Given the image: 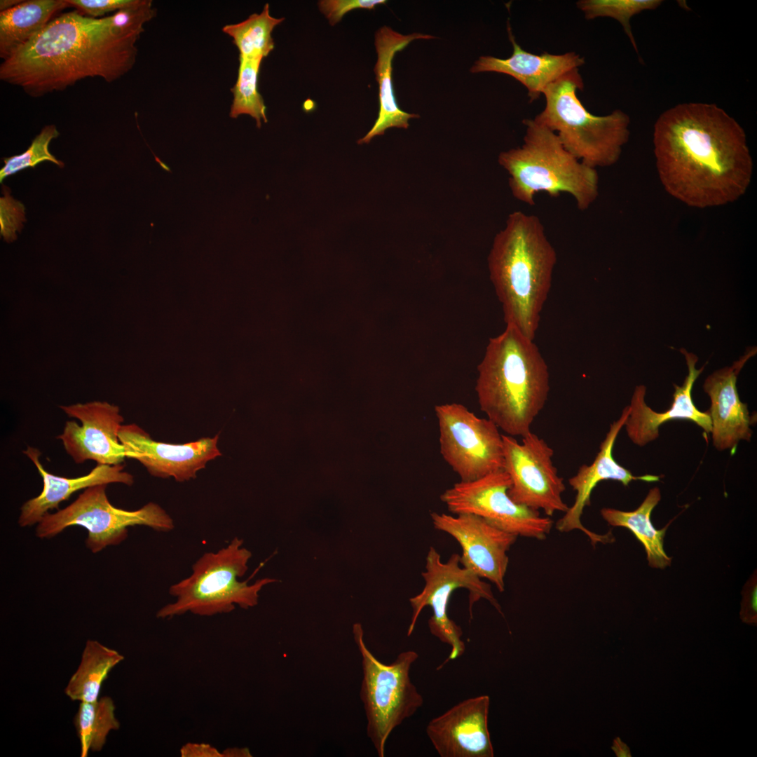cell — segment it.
Returning a JSON list of instances; mask_svg holds the SVG:
<instances>
[{
	"label": "cell",
	"instance_id": "cell-31",
	"mask_svg": "<svg viewBox=\"0 0 757 757\" xmlns=\"http://www.w3.org/2000/svg\"><path fill=\"white\" fill-rule=\"evenodd\" d=\"M59 135L60 132L55 125H46L25 151L4 158V165L0 170V182L2 183L5 178L11 175L27 168H34L43 161H49L63 168L64 163L57 159L49 151L51 140Z\"/></svg>",
	"mask_w": 757,
	"mask_h": 757
},
{
	"label": "cell",
	"instance_id": "cell-17",
	"mask_svg": "<svg viewBox=\"0 0 757 757\" xmlns=\"http://www.w3.org/2000/svg\"><path fill=\"white\" fill-rule=\"evenodd\" d=\"M490 698L464 700L428 723L425 732L441 757H493L488 728Z\"/></svg>",
	"mask_w": 757,
	"mask_h": 757
},
{
	"label": "cell",
	"instance_id": "cell-20",
	"mask_svg": "<svg viewBox=\"0 0 757 757\" xmlns=\"http://www.w3.org/2000/svg\"><path fill=\"white\" fill-rule=\"evenodd\" d=\"M756 354V347L749 349L732 366L715 371L704 383V390L711 400L708 411L713 444L719 451H732L740 440L751 439L753 421L747 404L739 399L736 383L744 364Z\"/></svg>",
	"mask_w": 757,
	"mask_h": 757
},
{
	"label": "cell",
	"instance_id": "cell-2",
	"mask_svg": "<svg viewBox=\"0 0 757 757\" xmlns=\"http://www.w3.org/2000/svg\"><path fill=\"white\" fill-rule=\"evenodd\" d=\"M139 37L116 34L104 18L77 10L54 18L0 66L1 81L32 97L60 91L88 77L111 83L134 67Z\"/></svg>",
	"mask_w": 757,
	"mask_h": 757
},
{
	"label": "cell",
	"instance_id": "cell-38",
	"mask_svg": "<svg viewBox=\"0 0 757 757\" xmlns=\"http://www.w3.org/2000/svg\"><path fill=\"white\" fill-rule=\"evenodd\" d=\"M611 749L617 757H632L629 747L619 737L613 739Z\"/></svg>",
	"mask_w": 757,
	"mask_h": 757
},
{
	"label": "cell",
	"instance_id": "cell-24",
	"mask_svg": "<svg viewBox=\"0 0 757 757\" xmlns=\"http://www.w3.org/2000/svg\"><path fill=\"white\" fill-rule=\"evenodd\" d=\"M69 5L66 0L22 1L0 12V57L4 61L28 43L53 18Z\"/></svg>",
	"mask_w": 757,
	"mask_h": 757
},
{
	"label": "cell",
	"instance_id": "cell-14",
	"mask_svg": "<svg viewBox=\"0 0 757 757\" xmlns=\"http://www.w3.org/2000/svg\"><path fill=\"white\" fill-rule=\"evenodd\" d=\"M430 517L437 530L450 535L461 545V565L503 592L509 564L507 552L517 536L472 514L451 515L434 512Z\"/></svg>",
	"mask_w": 757,
	"mask_h": 757
},
{
	"label": "cell",
	"instance_id": "cell-13",
	"mask_svg": "<svg viewBox=\"0 0 757 757\" xmlns=\"http://www.w3.org/2000/svg\"><path fill=\"white\" fill-rule=\"evenodd\" d=\"M503 470L510 479L508 494L512 500L543 510L549 517L557 512H566L569 507L562 498L566 486L554 465V451L548 444L532 431L521 442L503 435Z\"/></svg>",
	"mask_w": 757,
	"mask_h": 757
},
{
	"label": "cell",
	"instance_id": "cell-18",
	"mask_svg": "<svg viewBox=\"0 0 757 757\" xmlns=\"http://www.w3.org/2000/svg\"><path fill=\"white\" fill-rule=\"evenodd\" d=\"M629 413V407L627 406L623 409L620 418L611 425L593 462L589 465H581L576 474L569 479V485L576 492L575 501L556 524V528L560 532H570L575 529L581 531L589 538L593 546L597 543H606L613 540L611 533H595L586 528L581 521L584 509L590 505L592 492L599 482L611 479L628 486L633 480L647 482L660 480V476L657 475L634 476L630 470L620 465L613 456L615 440L624 427Z\"/></svg>",
	"mask_w": 757,
	"mask_h": 757
},
{
	"label": "cell",
	"instance_id": "cell-22",
	"mask_svg": "<svg viewBox=\"0 0 757 757\" xmlns=\"http://www.w3.org/2000/svg\"><path fill=\"white\" fill-rule=\"evenodd\" d=\"M23 453L41 475L43 489L39 496L28 500L20 507L18 524L22 527L39 524L46 513L57 508L78 491L100 484L119 483L131 486L134 483L133 476L124 470L122 464H97L87 475L67 478L48 472L40 461L41 453L38 449L28 446Z\"/></svg>",
	"mask_w": 757,
	"mask_h": 757
},
{
	"label": "cell",
	"instance_id": "cell-3",
	"mask_svg": "<svg viewBox=\"0 0 757 757\" xmlns=\"http://www.w3.org/2000/svg\"><path fill=\"white\" fill-rule=\"evenodd\" d=\"M547 364L534 340L512 325L489 339L477 366L475 391L482 411L512 437H524L545 407Z\"/></svg>",
	"mask_w": 757,
	"mask_h": 757
},
{
	"label": "cell",
	"instance_id": "cell-29",
	"mask_svg": "<svg viewBox=\"0 0 757 757\" xmlns=\"http://www.w3.org/2000/svg\"><path fill=\"white\" fill-rule=\"evenodd\" d=\"M263 59L239 57L238 77L231 89L233 100L229 112L232 118L240 115L252 117L258 128H261L262 121H268L264 99L258 90V76Z\"/></svg>",
	"mask_w": 757,
	"mask_h": 757
},
{
	"label": "cell",
	"instance_id": "cell-33",
	"mask_svg": "<svg viewBox=\"0 0 757 757\" xmlns=\"http://www.w3.org/2000/svg\"><path fill=\"white\" fill-rule=\"evenodd\" d=\"M26 221L25 205L13 198L8 188L4 186V196L0 198V233L8 242L15 240L17 233Z\"/></svg>",
	"mask_w": 757,
	"mask_h": 757
},
{
	"label": "cell",
	"instance_id": "cell-6",
	"mask_svg": "<svg viewBox=\"0 0 757 757\" xmlns=\"http://www.w3.org/2000/svg\"><path fill=\"white\" fill-rule=\"evenodd\" d=\"M584 83L578 69L564 74L543 92L544 109L533 119L553 131L571 154L596 169L616 163L629 140V116L620 109L591 114L577 96Z\"/></svg>",
	"mask_w": 757,
	"mask_h": 757
},
{
	"label": "cell",
	"instance_id": "cell-23",
	"mask_svg": "<svg viewBox=\"0 0 757 757\" xmlns=\"http://www.w3.org/2000/svg\"><path fill=\"white\" fill-rule=\"evenodd\" d=\"M431 35L421 33L402 34L388 26H383L375 34L374 45L377 60L374 73L378 84L379 110L371 130L357 141L360 144L369 143L372 138L382 135L390 128H408L409 120L418 118L415 114L401 109L395 100L393 84V61L395 54L416 39H430Z\"/></svg>",
	"mask_w": 757,
	"mask_h": 757
},
{
	"label": "cell",
	"instance_id": "cell-36",
	"mask_svg": "<svg viewBox=\"0 0 757 757\" xmlns=\"http://www.w3.org/2000/svg\"><path fill=\"white\" fill-rule=\"evenodd\" d=\"M182 757H223L222 753L209 744L186 743L180 749Z\"/></svg>",
	"mask_w": 757,
	"mask_h": 757
},
{
	"label": "cell",
	"instance_id": "cell-8",
	"mask_svg": "<svg viewBox=\"0 0 757 757\" xmlns=\"http://www.w3.org/2000/svg\"><path fill=\"white\" fill-rule=\"evenodd\" d=\"M353 634L362 657L360 695L367 720V733L377 755L383 757L391 732L423 704V697L410 676L418 654L412 650L403 651L386 664L367 648L360 623L353 625Z\"/></svg>",
	"mask_w": 757,
	"mask_h": 757
},
{
	"label": "cell",
	"instance_id": "cell-15",
	"mask_svg": "<svg viewBox=\"0 0 757 757\" xmlns=\"http://www.w3.org/2000/svg\"><path fill=\"white\" fill-rule=\"evenodd\" d=\"M60 407L68 416L81 423L67 421L62 432L57 437L76 463L93 461L97 464L113 465L123 463L126 456L118 432L123 417L118 406L95 401Z\"/></svg>",
	"mask_w": 757,
	"mask_h": 757
},
{
	"label": "cell",
	"instance_id": "cell-32",
	"mask_svg": "<svg viewBox=\"0 0 757 757\" xmlns=\"http://www.w3.org/2000/svg\"><path fill=\"white\" fill-rule=\"evenodd\" d=\"M156 15V9L152 1L135 0L131 5L103 18L116 34L139 37L144 31V24Z\"/></svg>",
	"mask_w": 757,
	"mask_h": 757
},
{
	"label": "cell",
	"instance_id": "cell-21",
	"mask_svg": "<svg viewBox=\"0 0 757 757\" xmlns=\"http://www.w3.org/2000/svg\"><path fill=\"white\" fill-rule=\"evenodd\" d=\"M507 32L513 48L511 56L505 59L481 56L475 61L470 71H492L514 78L527 89L530 102L540 98L551 83L585 64V59L575 52L564 54L545 52L537 55L526 51L517 43L509 23Z\"/></svg>",
	"mask_w": 757,
	"mask_h": 757
},
{
	"label": "cell",
	"instance_id": "cell-4",
	"mask_svg": "<svg viewBox=\"0 0 757 757\" xmlns=\"http://www.w3.org/2000/svg\"><path fill=\"white\" fill-rule=\"evenodd\" d=\"M557 260L539 217L511 213L487 258L491 281L506 325L534 340Z\"/></svg>",
	"mask_w": 757,
	"mask_h": 757
},
{
	"label": "cell",
	"instance_id": "cell-34",
	"mask_svg": "<svg viewBox=\"0 0 757 757\" xmlns=\"http://www.w3.org/2000/svg\"><path fill=\"white\" fill-rule=\"evenodd\" d=\"M385 0H321L318 5L320 11L334 26L341 20L348 12L355 9L372 10L380 4H385Z\"/></svg>",
	"mask_w": 757,
	"mask_h": 757
},
{
	"label": "cell",
	"instance_id": "cell-7",
	"mask_svg": "<svg viewBox=\"0 0 757 757\" xmlns=\"http://www.w3.org/2000/svg\"><path fill=\"white\" fill-rule=\"evenodd\" d=\"M243 543L236 537L219 551L202 555L193 565L191 574L170 587L176 600L161 608L156 616L171 618L187 612L211 616L230 613L236 606L245 609L256 606L263 587L275 580L263 578L250 585L249 580H238L247 571L252 557Z\"/></svg>",
	"mask_w": 757,
	"mask_h": 757
},
{
	"label": "cell",
	"instance_id": "cell-19",
	"mask_svg": "<svg viewBox=\"0 0 757 757\" xmlns=\"http://www.w3.org/2000/svg\"><path fill=\"white\" fill-rule=\"evenodd\" d=\"M680 350L686 360L688 375L681 386L674 385L673 402L668 409L663 412L655 411L645 402L646 387L640 385L634 389L624 427L629 438L636 445L642 446L656 439L659 437L660 426L671 420L686 419L696 423L706 434L711 432L709 411H700L692 398L693 385L704 366L696 369L697 357L684 348Z\"/></svg>",
	"mask_w": 757,
	"mask_h": 757
},
{
	"label": "cell",
	"instance_id": "cell-35",
	"mask_svg": "<svg viewBox=\"0 0 757 757\" xmlns=\"http://www.w3.org/2000/svg\"><path fill=\"white\" fill-rule=\"evenodd\" d=\"M69 6L85 16L96 18L127 7L135 0H66Z\"/></svg>",
	"mask_w": 757,
	"mask_h": 757
},
{
	"label": "cell",
	"instance_id": "cell-9",
	"mask_svg": "<svg viewBox=\"0 0 757 757\" xmlns=\"http://www.w3.org/2000/svg\"><path fill=\"white\" fill-rule=\"evenodd\" d=\"M107 486H90L66 507L46 513L37 524L36 536L50 538L69 526H80L88 531L86 547L97 553L125 540L129 526H146L163 532L174 528L172 518L154 503L132 511L116 507L107 498Z\"/></svg>",
	"mask_w": 757,
	"mask_h": 757
},
{
	"label": "cell",
	"instance_id": "cell-27",
	"mask_svg": "<svg viewBox=\"0 0 757 757\" xmlns=\"http://www.w3.org/2000/svg\"><path fill=\"white\" fill-rule=\"evenodd\" d=\"M116 707L110 697L94 702H80L74 723L81 746V756L87 757L90 751H99L106 743L111 730H118L120 723L115 716Z\"/></svg>",
	"mask_w": 757,
	"mask_h": 757
},
{
	"label": "cell",
	"instance_id": "cell-39",
	"mask_svg": "<svg viewBox=\"0 0 757 757\" xmlns=\"http://www.w3.org/2000/svg\"><path fill=\"white\" fill-rule=\"evenodd\" d=\"M223 757H250L252 756L247 748H229L224 750Z\"/></svg>",
	"mask_w": 757,
	"mask_h": 757
},
{
	"label": "cell",
	"instance_id": "cell-30",
	"mask_svg": "<svg viewBox=\"0 0 757 757\" xmlns=\"http://www.w3.org/2000/svg\"><path fill=\"white\" fill-rule=\"evenodd\" d=\"M662 3L661 0H580L576 5L587 20L608 17L618 21L639 55L630 20L643 11L656 9Z\"/></svg>",
	"mask_w": 757,
	"mask_h": 757
},
{
	"label": "cell",
	"instance_id": "cell-1",
	"mask_svg": "<svg viewBox=\"0 0 757 757\" xmlns=\"http://www.w3.org/2000/svg\"><path fill=\"white\" fill-rule=\"evenodd\" d=\"M653 141L664 189L688 206L727 205L749 186L753 164L745 132L716 104L688 102L667 109L654 125Z\"/></svg>",
	"mask_w": 757,
	"mask_h": 757
},
{
	"label": "cell",
	"instance_id": "cell-5",
	"mask_svg": "<svg viewBox=\"0 0 757 757\" xmlns=\"http://www.w3.org/2000/svg\"><path fill=\"white\" fill-rule=\"evenodd\" d=\"M522 123L526 126L523 144L501 152L498 159L510 175L513 196L532 206L538 192L552 197L567 193L579 210L588 209L599 195L596 170L566 151L557 135L545 126L530 118Z\"/></svg>",
	"mask_w": 757,
	"mask_h": 757
},
{
	"label": "cell",
	"instance_id": "cell-28",
	"mask_svg": "<svg viewBox=\"0 0 757 757\" xmlns=\"http://www.w3.org/2000/svg\"><path fill=\"white\" fill-rule=\"evenodd\" d=\"M284 20L273 17L269 4H266L259 13H253L238 23L226 25L222 32L232 39L239 57L264 58L274 48V28Z\"/></svg>",
	"mask_w": 757,
	"mask_h": 757
},
{
	"label": "cell",
	"instance_id": "cell-16",
	"mask_svg": "<svg viewBox=\"0 0 757 757\" xmlns=\"http://www.w3.org/2000/svg\"><path fill=\"white\" fill-rule=\"evenodd\" d=\"M118 438L125 456L140 462L154 477L184 482L195 478L206 463L221 456L218 435L184 444L156 442L136 424L122 425Z\"/></svg>",
	"mask_w": 757,
	"mask_h": 757
},
{
	"label": "cell",
	"instance_id": "cell-25",
	"mask_svg": "<svg viewBox=\"0 0 757 757\" xmlns=\"http://www.w3.org/2000/svg\"><path fill=\"white\" fill-rule=\"evenodd\" d=\"M657 487L651 489L640 506L634 511L625 512L614 508L601 509V514L607 523L613 526L625 527L631 531L645 547L650 566L664 568L671 565L663 548L667 527L657 530L650 521V514L660 500Z\"/></svg>",
	"mask_w": 757,
	"mask_h": 757
},
{
	"label": "cell",
	"instance_id": "cell-10",
	"mask_svg": "<svg viewBox=\"0 0 757 757\" xmlns=\"http://www.w3.org/2000/svg\"><path fill=\"white\" fill-rule=\"evenodd\" d=\"M460 565L459 554H453L446 562H442L439 553L430 547L425 558V571L421 573L425 581L424 587L419 594L409 599L412 614L407 636H410L414 632L423 609L425 606H430L432 615L428 620L430 632L441 642L451 647L448 658L439 668L449 661L461 656L465 650V645L461 639L462 629L447 614L449 599L455 590L460 588L468 590L471 616L473 604L481 599L489 601L502 613L501 607L494 597L491 586L470 570Z\"/></svg>",
	"mask_w": 757,
	"mask_h": 757
},
{
	"label": "cell",
	"instance_id": "cell-40",
	"mask_svg": "<svg viewBox=\"0 0 757 757\" xmlns=\"http://www.w3.org/2000/svg\"><path fill=\"white\" fill-rule=\"evenodd\" d=\"M22 1V0H1L0 11L2 12L11 9L20 4Z\"/></svg>",
	"mask_w": 757,
	"mask_h": 757
},
{
	"label": "cell",
	"instance_id": "cell-37",
	"mask_svg": "<svg viewBox=\"0 0 757 757\" xmlns=\"http://www.w3.org/2000/svg\"><path fill=\"white\" fill-rule=\"evenodd\" d=\"M742 620L749 625H756L757 605H756V588L748 591L744 594L742 602L740 611Z\"/></svg>",
	"mask_w": 757,
	"mask_h": 757
},
{
	"label": "cell",
	"instance_id": "cell-11",
	"mask_svg": "<svg viewBox=\"0 0 757 757\" xmlns=\"http://www.w3.org/2000/svg\"><path fill=\"white\" fill-rule=\"evenodd\" d=\"M439 451L461 482L503 470V434L489 418H480L459 403L435 407Z\"/></svg>",
	"mask_w": 757,
	"mask_h": 757
},
{
	"label": "cell",
	"instance_id": "cell-26",
	"mask_svg": "<svg viewBox=\"0 0 757 757\" xmlns=\"http://www.w3.org/2000/svg\"><path fill=\"white\" fill-rule=\"evenodd\" d=\"M124 657L97 641L88 640L80 664L70 678L64 693L73 701L94 702L99 699L102 683Z\"/></svg>",
	"mask_w": 757,
	"mask_h": 757
},
{
	"label": "cell",
	"instance_id": "cell-12",
	"mask_svg": "<svg viewBox=\"0 0 757 757\" xmlns=\"http://www.w3.org/2000/svg\"><path fill=\"white\" fill-rule=\"evenodd\" d=\"M510 484L508 475L500 470L473 481H460L446 489L440 500L453 514H475L517 537L546 539L553 521L514 502L508 494Z\"/></svg>",
	"mask_w": 757,
	"mask_h": 757
}]
</instances>
